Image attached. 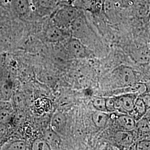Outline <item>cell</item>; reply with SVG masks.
<instances>
[{"label":"cell","mask_w":150,"mask_h":150,"mask_svg":"<svg viewBox=\"0 0 150 150\" xmlns=\"http://www.w3.org/2000/svg\"><path fill=\"white\" fill-rule=\"evenodd\" d=\"M81 14L80 11L75 7L64 5L59 7L54 12L53 20L56 25L64 28L70 26Z\"/></svg>","instance_id":"6da1fadb"},{"label":"cell","mask_w":150,"mask_h":150,"mask_svg":"<svg viewBox=\"0 0 150 150\" xmlns=\"http://www.w3.org/2000/svg\"><path fill=\"white\" fill-rule=\"evenodd\" d=\"M139 96V95L137 93H129L115 96L117 111L122 113L127 114L133 113L134 102Z\"/></svg>","instance_id":"7a4b0ae2"},{"label":"cell","mask_w":150,"mask_h":150,"mask_svg":"<svg viewBox=\"0 0 150 150\" xmlns=\"http://www.w3.org/2000/svg\"><path fill=\"white\" fill-rule=\"evenodd\" d=\"M67 48L70 54L76 59H85L88 57L90 52L86 46L77 38L70 39Z\"/></svg>","instance_id":"3957f363"},{"label":"cell","mask_w":150,"mask_h":150,"mask_svg":"<svg viewBox=\"0 0 150 150\" xmlns=\"http://www.w3.org/2000/svg\"><path fill=\"white\" fill-rule=\"evenodd\" d=\"M118 80L124 86H130L136 83V75L131 68L122 67L117 71Z\"/></svg>","instance_id":"277c9868"},{"label":"cell","mask_w":150,"mask_h":150,"mask_svg":"<svg viewBox=\"0 0 150 150\" xmlns=\"http://www.w3.org/2000/svg\"><path fill=\"white\" fill-rule=\"evenodd\" d=\"M67 36V33L64 28L57 25L51 26L48 28L46 32L47 40L51 42H57L64 40Z\"/></svg>","instance_id":"5b68a950"},{"label":"cell","mask_w":150,"mask_h":150,"mask_svg":"<svg viewBox=\"0 0 150 150\" xmlns=\"http://www.w3.org/2000/svg\"><path fill=\"white\" fill-rule=\"evenodd\" d=\"M115 140L120 146L125 148H128L133 144L134 134L132 131H118L115 134Z\"/></svg>","instance_id":"8992f818"},{"label":"cell","mask_w":150,"mask_h":150,"mask_svg":"<svg viewBox=\"0 0 150 150\" xmlns=\"http://www.w3.org/2000/svg\"><path fill=\"white\" fill-rule=\"evenodd\" d=\"M118 125L123 130L132 131L136 129V120L134 117L130 116L129 114L123 113L120 115L117 118Z\"/></svg>","instance_id":"52a82bcc"},{"label":"cell","mask_w":150,"mask_h":150,"mask_svg":"<svg viewBox=\"0 0 150 150\" xmlns=\"http://www.w3.org/2000/svg\"><path fill=\"white\" fill-rule=\"evenodd\" d=\"M67 120L64 113H56L51 121V129L57 134L62 133L66 125Z\"/></svg>","instance_id":"ba28073f"},{"label":"cell","mask_w":150,"mask_h":150,"mask_svg":"<svg viewBox=\"0 0 150 150\" xmlns=\"http://www.w3.org/2000/svg\"><path fill=\"white\" fill-rule=\"evenodd\" d=\"M13 6L20 17H25L30 13L31 7L29 0H13Z\"/></svg>","instance_id":"9c48e42d"},{"label":"cell","mask_w":150,"mask_h":150,"mask_svg":"<svg viewBox=\"0 0 150 150\" xmlns=\"http://www.w3.org/2000/svg\"><path fill=\"white\" fill-rule=\"evenodd\" d=\"M43 139L47 142L51 150L57 149L59 147L61 139L58 134L52 129L46 130L44 134Z\"/></svg>","instance_id":"30bf717a"},{"label":"cell","mask_w":150,"mask_h":150,"mask_svg":"<svg viewBox=\"0 0 150 150\" xmlns=\"http://www.w3.org/2000/svg\"><path fill=\"white\" fill-rule=\"evenodd\" d=\"M109 115L108 112L96 111L93 113L92 115V119L95 126L100 128H104L107 125L109 120Z\"/></svg>","instance_id":"8fae6325"},{"label":"cell","mask_w":150,"mask_h":150,"mask_svg":"<svg viewBox=\"0 0 150 150\" xmlns=\"http://www.w3.org/2000/svg\"><path fill=\"white\" fill-rule=\"evenodd\" d=\"M147 111V109L144 102L139 96L137 97L134 102V109L133 111V113H134L135 115L134 118L136 120V121L145 116Z\"/></svg>","instance_id":"7c38bea8"},{"label":"cell","mask_w":150,"mask_h":150,"mask_svg":"<svg viewBox=\"0 0 150 150\" xmlns=\"http://www.w3.org/2000/svg\"><path fill=\"white\" fill-rule=\"evenodd\" d=\"M136 129L142 134H149L150 132V120L144 116L136 122Z\"/></svg>","instance_id":"4fadbf2b"},{"label":"cell","mask_w":150,"mask_h":150,"mask_svg":"<svg viewBox=\"0 0 150 150\" xmlns=\"http://www.w3.org/2000/svg\"><path fill=\"white\" fill-rule=\"evenodd\" d=\"M92 104L97 111L107 112L106 107V98L96 97L92 99Z\"/></svg>","instance_id":"5bb4252c"},{"label":"cell","mask_w":150,"mask_h":150,"mask_svg":"<svg viewBox=\"0 0 150 150\" xmlns=\"http://www.w3.org/2000/svg\"><path fill=\"white\" fill-rule=\"evenodd\" d=\"M27 145L25 141L22 140H16L11 142L9 144L5 146L2 149L4 150H26Z\"/></svg>","instance_id":"9a60e30c"},{"label":"cell","mask_w":150,"mask_h":150,"mask_svg":"<svg viewBox=\"0 0 150 150\" xmlns=\"http://www.w3.org/2000/svg\"><path fill=\"white\" fill-rule=\"evenodd\" d=\"M31 149L34 150H51V148L44 139H38L33 142Z\"/></svg>","instance_id":"2e32d148"},{"label":"cell","mask_w":150,"mask_h":150,"mask_svg":"<svg viewBox=\"0 0 150 150\" xmlns=\"http://www.w3.org/2000/svg\"><path fill=\"white\" fill-rule=\"evenodd\" d=\"M12 117L11 111L7 108L0 109V123L5 125L11 121Z\"/></svg>","instance_id":"e0dca14e"},{"label":"cell","mask_w":150,"mask_h":150,"mask_svg":"<svg viewBox=\"0 0 150 150\" xmlns=\"http://www.w3.org/2000/svg\"><path fill=\"white\" fill-rule=\"evenodd\" d=\"M135 59L141 62H146L150 58V53L147 49H141L135 53Z\"/></svg>","instance_id":"ac0fdd59"},{"label":"cell","mask_w":150,"mask_h":150,"mask_svg":"<svg viewBox=\"0 0 150 150\" xmlns=\"http://www.w3.org/2000/svg\"><path fill=\"white\" fill-rule=\"evenodd\" d=\"M59 0H38V4L45 9L50 10L54 8L58 4Z\"/></svg>","instance_id":"d6986e66"},{"label":"cell","mask_w":150,"mask_h":150,"mask_svg":"<svg viewBox=\"0 0 150 150\" xmlns=\"http://www.w3.org/2000/svg\"><path fill=\"white\" fill-rule=\"evenodd\" d=\"M106 107L107 112H114L117 111L115 97L106 98Z\"/></svg>","instance_id":"ffe728a7"},{"label":"cell","mask_w":150,"mask_h":150,"mask_svg":"<svg viewBox=\"0 0 150 150\" xmlns=\"http://www.w3.org/2000/svg\"><path fill=\"white\" fill-rule=\"evenodd\" d=\"M136 149L137 150H150V139H142L139 141L136 146Z\"/></svg>","instance_id":"44dd1931"},{"label":"cell","mask_w":150,"mask_h":150,"mask_svg":"<svg viewBox=\"0 0 150 150\" xmlns=\"http://www.w3.org/2000/svg\"><path fill=\"white\" fill-rule=\"evenodd\" d=\"M141 98L144 102L147 110L150 109V93H142L139 95Z\"/></svg>","instance_id":"7402d4cb"}]
</instances>
